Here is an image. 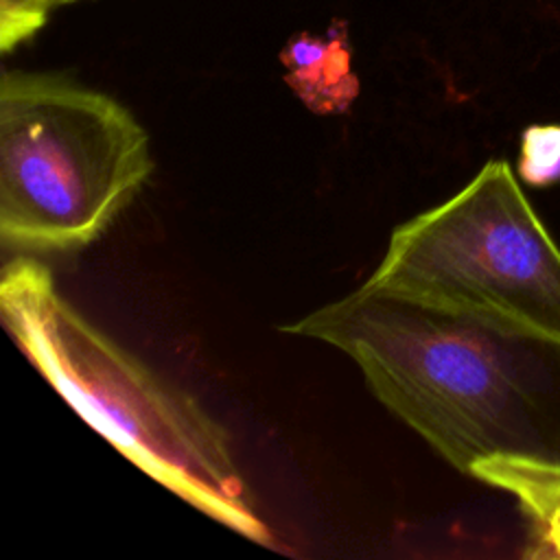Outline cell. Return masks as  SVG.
Instances as JSON below:
<instances>
[{
    "instance_id": "1",
    "label": "cell",
    "mask_w": 560,
    "mask_h": 560,
    "mask_svg": "<svg viewBox=\"0 0 560 560\" xmlns=\"http://www.w3.org/2000/svg\"><path fill=\"white\" fill-rule=\"evenodd\" d=\"M282 332L348 354L370 392L464 475L492 455L560 462V346L368 282Z\"/></svg>"
},
{
    "instance_id": "2",
    "label": "cell",
    "mask_w": 560,
    "mask_h": 560,
    "mask_svg": "<svg viewBox=\"0 0 560 560\" xmlns=\"http://www.w3.org/2000/svg\"><path fill=\"white\" fill-rule=\"evenodd\" d=\"M0 311L31 363L127 459L206 516L269 545L225 429L88 322L57 291L48 267L28 256L9 262Z\"/></svg>"
},
{
    "instance_id": "3",
    "label": "cell",
    "mask_w": 560,
    "mask_h": 560,
    "mask_svg": "<svg viewBox=\"0 0 560 560\" xmlns=\"http://www.w3.org/2000/svg\"><path fill=\"white\" fill-rule=\"evenodd\" d=\"M153 171L149 136L116 98L59 74L0 81V238L28 254L96 241Z\"/></svg>"
},
{
    "instance_id": "4",
    "label": "cell",
    "mask_w": 560,
    "mask_h": 560,
    "mask_svg": "<svg viewBox=\"0 0 560 560\" xmlns=\"http://www.w3.org/2000/svg\"><path fill=\"white\" fill-rule=\"evenodd\" d=\"M365 282L560 346V247L505 160H488L453 197L398 225Z\"/></svg>"
},
{
    "instance_id": "5",
    "label": "cell",
    "mask_w": 560,
    "mask_h": 560,
    "mask_svg": "<svg viewBox=\"0 0 560 560\" xmlns=\"http://www.w3.org/2000/svg\"><path fill=\"white\" fill-rule=\"evenodd\" d=\"M470 477L516 499L529 527L525 556L560 560V462L492 455L475 462Z\"/></svg>"
},
{
    "instance_id": "6",
    "label": "cell",
    "mask_w": 560,
    "mask_h": 560,
    "mask_svg": "<svg viewBox=\"0 0 560 560\" xmlns=\"http://www.w3.org/2000/svg\"><path fill=\"white\" fill-rule=\"evenodd\" d=\"M280 61L291 90L317 114H341L359 94L348 31L341 22L330 24L324 35L300 33L291 37Z\"/></svg>"
},
{
    "instance_id": "7",
    "label": "cell",
    "mask_w": 560,
    "mask_h": 560,
    "mask_svg": "<svg viewBox=\"0 0 560 560\" xmlns=\"http://www.w3.org/2000/svg\"><path fill=\"white\" fill-rule=\"evenodd\" d=\"M55 0H0V48L11 52L28 42L48 20Z\"/></svg>"
},
{
    "instance_id": "8",
    "label": "cell",
    "mask_w": 560,
    "mask_h": 560,
    "mask_svg": "<svg viewBox=\"0 0 560 560\" xmlns=\"http://www.w3.org/2000/svg\"><path fill=\"white\" fill-rule=\"evenodd\" d=\"M55 2H57V7H59V4H72V2H79V0H55Z\"/></svg>"
}]
</instances>
